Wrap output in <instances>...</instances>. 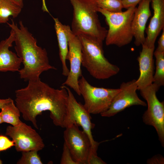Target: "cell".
<instances>
[{"instance_id": "cell-35", "label": "cell", "mask_w": 164, "mask_h": 164, "mask_svg": "<svg viewBox=\"0 0 164 164\" xmlns=\"http://www.w3.org/2000/svg\"></svg>"}, {"instance_id": "cell-27", "label": "cell", "mask_w": 164, "mask_h": 164, "mask_svg": "<svg viewBox=\"0 0 164 164\" xmlns=\"http://www.w3.org/2000/svg\"><path fill=\"white\" fill-rule=\"evenodd\" d=\"M142 0H122L124 8L128 9L130 7H136Z\"/></svg>"}, {"instance_id": "cell-9", "label": "cell", "mask_w": 164, "mask_h": 164, "mask_svg": "<svg viewBox=\"0 0 164 164\" xmlns=\"http://www.w3.org/2000/svg\"><path fill=\"white\" fill-rule=\"evenodd\" d=\"M5 135L12 138L17 152H38L45 146L43 139L36 131L22 121L15 126H8Z\"/></svg>"}, {"instance_id": "cell-22", "label": "cell", "mask_w": 164, "mask_h": 164, "mask_svg": "<svg viewBox=\"0 0 164 164\" xmlns=\"http://www.w3.org/2000/svg\"><path fill=\"white\" fill-rule=\"evenodd\" d=\"M38 151L32 150L22 152L21 158L17 162V164H42Z\"/></svg>"}, {"instance_id": "cell-13", "label": "cell", "mask_w": 164, "mask_h": 164, "mask_svg": "<svg viewBox=\"0 0 164 164\" xmlns=\"http://www.w3.org/2000/svg\"><path fill=\"white\" fill-rule=\"evenodd\" d=\"M151 0H142L136 7L132 21L131 28L134 43L139 46L144 43L145 37V32L147 21L151 15L150 9Z\"/></svg>"}, {"instance_id": "cell-5", "label": "cell", "mask_w": 164, "mask_h": 164, "mask_svg": "<svg viewBox=\"0 0 164 164\" xmlns=\"http://www.w3.org/2000/svg\"><path fill=\"white\" fill-rule=\"evenodd\" d=\"M136 7L125 11L111 12L98 8V12L105 17L109 28L105 38L106 45L121 47L129 44L133 38L131 25Z\"/></svg>"}, {"instance_id": "cell-12", "label": "cell", "mask_w": 164, "mask_h": 164, "mask_svg": "<svg viewBox=\"0 0 164 164\" xmlns=\"http://www.w3.org/2000/svg\"><path fill=\"white\" fill-rule=\"evenodd\" d=\"M119 88L120 91L114 97L109 108L101 114V116H113L133 105L147 106V104L138 97L136 93V80L122 83Z\"/></svg>"}, {"instance_id": "cell-20", "label": "cell", "mask_w": 164, "mask_h": 164, "mask_svg": "<svg viewBox=\"0 0 164 164\" xmlns=\"http://www.w3.org/2000/svg\"><path fill=\"white\" fill-rule=\"evenodd\" d=\"M154 55L156 59V71L153 83L160 87L164 85V52L155 50Z\"/></svg>"}, {"instance_id": "cell-1", "label": "cell", "mask_w": 164, "mask_h": 164, "mask_svg": "<svg viewBox=\"0 0 164 164\" xmlns=\"http://www.w3.org/2000/svg\"><path fill=\"white\" fill-rule=\"evenodd\" d=\"M15 105L24 119L31 122L38 129L36 117L48 111L56 126L64 128L68 92L64 86L56 89L40 78L28 81L27 85L15 91Z\"/></svg>"}, {"instance_id": "cell-23", "label": "cell", "mask_w": 164, "mask_h": 164, "mask_svg": "<svg viewBox=\"0 0 164 164\" xmlns=\"http://www.w3.org/2000/svg\"><path fill=\"white\" fill-rule=\"evenodd\" d=\"M61 164H78L73 159L68 147L64 142L60 160Z\"/></svg>"}, {"instance_id": "cell-36", "label": "cell", "mask_w": 164, "mask_h": 164, "mask_svg": "<svg viewBox=\"0 0 164 164\" xmlns=\"http://www.w3.org/2000/svg\"></svg>"}, {"instance_id": "cell-21", "label": "cell", "mask_w": 164, "mask_h": 164, "mask_svg": "<svg viewBox=\"0 0 164 164\" xmlns=\"http://www.w3.org/2000/svg\"><path fill=\"white\" fill-rule=\"evenodd\" d=\"M99 8L111 12L122 11L124 6L121 0H95Z\"/></svg>"}, {"instance_id": "cell-34", "label": "cell", "mask_w": 164, "mask_h": 164, "mask_svg": "<svg viewBox=\"0 0 164 164\" xmlns=\"http://www.w3.org/2000/svg\"><path fill=\"white\" fill-rule=\"evenodd\" d=\"M2 161L0 159V164H2Z\"/></svg>"}, {"instance_id": "cell-17", "label": "cell", "mask_w": 164, "mask_h": 164, "mask_svg": "<svg viewBox=\"0 0 164 164\" xmlns=\"http://www.w3.org/2000/svg\"><path fill=\"white\" fill-rule=\"evenodd\" d=\"M54 28L59 48L60 58L62 63V74L67 77L69 69L66 64V58L68 50V37L67 32L68 25L63 24L58 18L53 17Z\"/></svg>"}, {"instance_id": "cell-26", "label": "cell", "mask_w": 164, "mask_h": 164, "mask_svg": "<svg viewBox=\"0 0 164 164\" xmlns=\"http://www.w3.org/2000/svg\"><path fill=\"white\" fill-rule=\"evenodd\" d=\"M148 164H163L164 158L163 156L160 155H158L149 159L147 161Z\"/></svg>"}, {"instance_id": "cell-7", "label": "cell", "mask_w": 164, "mask_h": 164, "mask_svg": "<svg viewBox=\"0 0 164 164\" xmlns=\"http://www.w3.org/2000/svg\"><path fill=\"white\" fill-rule=\"evenodd\" d=\"M160 87L152 83L140 90L142 97L146 101L147 110L142 119L146 125L155 128L162 145L164 146V102H160L156 93Z\"/></svg>"}, {"instance_id": "cell-32", "label": "cell", "mask_w": 164, "mask_h": 164, "mask_svg": "<svg viewBox=\"0 0 164 164\" xmlns=\"http://www.w3.org/2000/svg\"><path fill=\"white\" fill-rule=\"evenodd\" d=\"M3 123V121L1 119V116H0V124Z\"/></svg>"}, {"instance_id": "cell-24", "label": "cell", "mask_w": 164, "mask_h": 164, "mask_svg": "<svg viewBox=\"0 0 164 164\" xmlns=\"http://www.w3.org/2000/svg\"><path fill=\"white\" fill-rule=\"evenodd\" d=\"M14 145L13 140H10L6 136L0 135V152L7 150Z\"/></svg>"}, {"instance_id": "cell-2", "label": "cell", "mask_w": 164, "mask_h": 164, "mask_svg": "<svg viewBox=\"0 0 164 164\" xmlns=\"http://www.w3.org/2000/svg\"><path fill=\"white\" fill-rule=\"evenodd\" d=\"M7 23L15 33L14 48L23 65L18 71L21 79L28 82L36 80L43 72L56 69L50 64L46 50L37 45L36 39L22 21L19 26L12 19L11 23Z\"/></svg>"}, {"instance_id": "cell-30", "label": "cell", "mask_w": 164, "mask_h": 164, "mask_svg": "<svg viewBox=\"0 0 164 164\" xmlns=\"http://www.w3.org/2000/svg\"><path fill=\"white\" fill-rule=\"evenodd\" d=\"M12 99L10 98L5 99H0V109H1L5 104L10 101Z\"/></svg>"}, {"instance_id": "cell-10", "label": "cell", "mask_w": 164, "mask_h": 164, "mask_svg": "<svg viewBox=\"0 0 164 164\" xmlns=\"http://www.w3.org/2000/svg\"><path fill=\"white\" fill-rule=\"evenodd\" d=\"M67 32L68 37V50L66 60L70 63L69 73L62 85L70 87L79 95L80 94L79 86V80L82 76V48L80 40L78 36L72 32L68 25Z\"/></svg>"}, {"instance_id": "cell-29", "label": "cell", "mask_w": 164, "mask_h": 164, "mask_svg": "<svg viewBox=\"0 0 164 164\" xmlns=\"http://www.w3.org/2000/svg\"><path fill=\"white\" fill-rule=\"evenodd\" d=\"M12 3L19 6L22 8L23 7V0H7Z\"/></svg>"}, {"instance_id": "cell-11", "label": "cell", "mask_w": 164, "mask_h": 164, "mask_svg": "<svg viewBox=\"0 0 164 164\" xmlns=\"http://www.w3.org/2000/svg\"><path fill=\"white\" fill-rule=\"evenodd\" d=\"M64 143L78 164H87L91 148L90 140L86 133L79 129L76 124L65 128Z\"/></svg>"}, {"instance_id": "cell-8", "label": "cell", "mask_w": 164, "mask_h": 164, "mask_svg": "<svg viewBox=\"0 0 164 164\" xmlns=\"http://www.w3.org/2000/svg\"><path fill=\"white\" fill-rule=\"evenodd\" d=\"M63 86L67 90L68 94L64 128L74 124L81 126L90 140L91 151L97 152L99 143L94 141L92 135V129L94 125L91 122L90 114L83 105L77 101L70 88L65 85Z\"/></svg>"}, {"instance_id": "cell-31", "label": "cell", "mask_w": 164, "mask_h": 164, "mask_svg": "<svg viewBox=\"0 0 164 164\" xmlns=\"http://www.w3.org/2000/svg\"><path fill=\"white\" fill-rule=\"evenodd\" d=\"M43 2V5L42 9L43 11L49 13V11L46 6L45 0H42Z\"/></svg>"}, {"instance_id": "cell-4", "label": "cell", "mask_w": 164, "mask_h": 164, "mask_svg": "<svg viewBox=\"0 0 164 164\" xmlns=\"http://www.w3.org/2000/svg\"><path fill=\"white\" fill-rule=\"evenodd\" d=\"M73 8L71 30L76 36L84 34L103 41L108 30L101 25L95 0H69Z\"/></svg>"}, {"instance_id": "cell-16", "label": "cell", "mask_w": 164, "mask_h": 164, "mask_svg": "<svg viewBox=\"0 0 164 164\" xmlns=\"http://www.w3.org/2000/svg\"><path fill=\"white\" fill-rule=\"evenodd\" d=\"M15 40V33L11 29L9 36L0 42V71L15 72L20 69L21 59L9 50Z\"/></svg>"}, {"instance_id": "cell-3", "label": "cell", "mask_w": 164, "mask_h": 164, "mask_svg": "<svg viewBox=\"0 0 164 164\" xmlns=\"http://www.w3.org/2000/svg\"><path fill=\"white\" fill-rule=\"evenodd\" d=\"M81 44L82 65L94 78L105 80L117 74L119 68L105 57L103 42L84 34L78 36Z\"/></svg>"}, {"instance_id": "cell-6", "label": "cell", "mask_w": 164, "mask_h": 164, "mask_svg": "<svg viewBox=\"0 0 164 164\" xmlns=\"http://www.w3.org/2000/svg\"><path fill=\"white\" fill-rule=\"evenodd\" d=\"M80 95L84 100L83 105L90 114H100L109 107L120 88L97 87L90 84L82 76L79 80Z\"/></svg>"}, {"instance_id": "cell-15", "label": "cell", "mask_w": 164, "mask_h": 164, "mask_svg": "<svg viewBox=\"0 0 164 164\" xmlns=\"http://www.w3.org/2000/svg\"><path fill=\"white\" fill-rule=\"evenodd\" d=\"M151 2L153 15L145 30L147 36L143 44L153 47L157 36L164 28V0H151Z\"/></svg>"}, {"instance_id": "cell-14", "label": "cell", "mask_w": 164, "mask_h": 164, "mask_svg": "<svg viewBox=\"0 0 164 164\" xmlns=\"http://www.w3.org/2000/svg\"><path fill=\"white\" fill-rule=\"evenodd\" d=\"M142 49L138 58L140 75L136 80L137 90H140L153 83L154 76L153 56L155 47L142 44Z\"/></svg>"}, {"instance_id": "cell-28", "label": "cell", "mask_w": 164, "mask_h": 164, "mask_svg": "<svg viewBox=\"0 0 164 164\" xmlns=\"http://www.w3.org/2000/svg\"><path fill=\"white\" fill-rule=\"evenodd\" d=\"M158 41V47L156 51L159 52H164V28Z\"/></svg>"}, {"instance_id": "cell-33", "label": "cell", "mask_w": 164, "mask_h": 164, "mask_svg": "<svg viewBox=\"0 0 164 164\" xmlns=\"http://www.w3.org/2000/svg\"><path fill=\"white\" fill-rule=\"evenodd\" d=\"M5 0H0V3L4 2Z\"/></svg>"}, {"instance_id": "cell-19", "label": "cell", "mask_w": 164, "mask_h": 164, "mask_svg": "<svg viewBox=\"0 0 164 164\" xmlns=\"http://www.w3.org/2000/svg\"><path fill=\"white\" fill-rule=\"evenodd\" d=\"M22 9L7 0L0 3V23L8 22L10 16L14 18L17 17Z\"/></svg>"}, {"instance_id": "cell-18", "label": "cell", "mask_w": 164, "mask_h": 164, "mask_svg": "<svg viewBox=\"0 0 164 164\" xmlns=\"http://www.w3.org/2000/svg\"><path fill=\"white\" fill-rule=\"evenodd\" d=\"M0 116L3 122L15 126L22 121L19 119L20 111L12 99L1 109Z\"/></svg>"}, {"instance_id": "cell-25", "label": "cell", "mask_w": 164, "mask_h": 164, "mask_svg": "<svg viewBox=\"0 0 164 164\" xmlns=\"http://www.w3.org/2000/svg\"><path fill=\"white\" fill-rule=\"evenodd\" d=\"M106 163L98 157L97 153L90 152L87 164H105Z\"/></svg>"}]
</instances>
